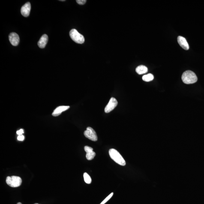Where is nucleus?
Listing matches in <instances>:
<instances>
[{
    "instance_id": "obj_1",
    "label": "nucleus",
    "mask_w": 204,
    "mask_h": 204,
    "mask_svg": "<svg viewBox=\"0 0 204 204\" xmlns=\"http://www.w3.org/2000/svg\"><path fill=\"white\" fill-rule=\"evenodd\" d=\"M182 80L183 82L186 84H193L197 82V76L193 72L190 70H187L184 72L182 75Z\"/></svg>"
},
{
    "instance_id": "obj_2",
    "label": "nucleus",
    "mask_w": 204,
    "mask_h": 204,
    "mask_svg": "<svg viewBox=\"0 0 204 204\" xmlns=\"http://www.w3.org/2000/svg\"><path fill=\"white\" fill-rule=\"evenodd\" d=\"M109 155L110 158L117 164L124 166L126 164V161L122 156L116 150L112 148L109 150Z\"/></svg>"
},
{
    "instance_id": "obj_3",
    "label": "nucleus",
    "mask_w": 204,
    "mask_h": 204,
    "mask_svg": "<svg viewBox=\"0 0 204 204\" xmlns=\"http://www.w3.org/2000/svg\"><path fill=\"white\" fill-rule=\"evenodd\" d=\"M71 38L75 43L79 44H82L85 41L84 37L82 34L79 33L77 30L73 29L70 30L69 33Z\"/></svg>"
},
{
    "instance_id": "obj_4",
    "label": "nucleus",
    "mask_w": 204,
    "mask_h": 204,
    "mask_svg": "<svg viewBox=\"0 0 204 204\" xmlns=\"http://www.w3.org/2000/svg\"><path fill=\"white\" fill-rule=\"evenodd\" d=\"M6 181L7 184L10 186L16 187L21 186L22 180L20 177L13 176L7 177Z\"/></svg>"
},
{
    "instance_id": "obj_5",
    "label": "nucleus",
    "mask_w": 204,
    "mask_h": 204,
    "mask_svg": "<svg viewBox=\"0 0 204 204\" xmlns=\"http://www.w3.org/2000/svg\"><path fill=\"white\" fill-rule=\"evenodd\" d=\"M84 135L87 138L94 142H96L97 139V133L94 129L88 127L86 130L84 132Z\"/></svg>"
},
{
    "instance_id": "obj_6",
    "label": "nucleus",
    "mask_w": 204,
    "mask_h": 204,
    "mask_svg": "<svg viewBox=\"0 0 204 204\" xmlns=\"http://www.w3.org/2000/svg\"><path fill=\"white\" fill-rule=\"evenodd\" d=\"M118 101L114 97H112L105 108L104 111L106 113H109L113 110L118 105Z\"/></svg>"
},
{
    "instance_id": "obj_7",
    "label": "nucleus",
    "mask_w": 204,
    "mask_h": 204,
    "mask_svg": "<svg viewBox=\"0 0 204 204\" xmlns=\"http://www.w3.org/2000/svg\"><path fill=\"white\" fill-rule=\"evenodd\" d=\"M9 40L11 44L14 46H17L20 41L19 35L15 33H11L10 34Z\"/></svg>"
},
{
    "instance_id": "obj_8",
    "label": "nucleus",
    "mask_w": 204,
    "mask_h": 204,
    "mask_svg": "<svg viewBox=\"0 0 204 204\" xmlns=\"http://www.w3.org/2000/svg\"><path fill=\"white\" fill-rule=\"evenodd\" d=\"M31 8V4L29 2H27L25 4L21 9V13L22 15L25 17L29 16Z\"/></svg>"
},
{
    "instance_id": "obj_9",
    "label": "nucleus",
    "mask_w": 204,
    "mask_h": 204,
    "mask_svg": "<svg viewBox=\"0 0 204 204\" xmlns=\"http://www.w3.org/2000/svg\"><path fill=\"white\" fill-rule=\"evenodd\" d=\"M84 150L86 152V157L87 160H91L95 157L96 153L93 151V148L91 147L85 146L84 147Z\"/></svg>"
},
{
    "instance_id": "obj_10",
    "label": "nucleus",
    "mask_w": 204,
    "mask_h": 204,
    "mask_svg": "<svg viewBox=\"0 0 204 204\" xmlns=\"http://www.w3.org/2000/svg\"><path fill=\"white\" fill-rule=\"evenodd\" d=\"M70 108L69 106H60L57 107L52 113V115L54 116H59L62 112L68 110Z\"/></svg>"
},
{
    "instance_id": "obj_11",
    "label": "nucleus",
    "mask_w": 204,
    "mask_h": 204,
    "mask_svg": "<svg viewBox=\"0 0 204 204\" xmlns=\"http://www.w3.org/2000/svg\"><path fill=\"white\" fill-rule=\"evenodd\" d=\"M178 43L180 46L185 50H188L190 48L189 45L186 39L181 36H179L177 38Z\"/></svg>"
},
{
    "instance_id": "obj_12",
    "label": "nucleus",
    "mask_w": 204,
    "mask_h": 204,
    "mask_svg": "<svg viewBox=\"0 0 204 204\" xmlns=\"http://www.w3.org/2000/svg\"><path fill=\"white\" fill-rule=\"evenodd\" d=\"M48 40V36L46 34H43L40 37V40H39L38 43H37L39 47L41 48V49L45 48L47 43Z\"/></svg>"
},
{
    "instance_id": "obj_13",
    "label": "nucleus",
    "mask_w": 204,
    "mask_h": 204,
    "mask_svg": "<svg viewBox=\"0 0 204 204\" xmlns=\"http://www.w3.org/2000/svg\"><path fill=\"white\" fill-rule=\"evenodd\" d=\"M136 72L139 75L145 74L148 72V69L145 65H140L136 67Z\"/></svg>"
},
{
    "instance_id": "obj_14",
    "label": "nucleus",
    "mask_w": 204,
    "mask_h": 204,
    "mask_svg": "<svg viewBox=\"0 0 204 204\" xmlns=\"http://www.w3.org/2000/svg\"><path fill=\"white\" fill-rule=\"evenodd\" d=\"M154 79V75L151 73L145 75L142 77V80L145 82L151 81H152Z\"/></svg>"
},
{
    "instance_id": "obj_15",
    "label": "nucleus",
    "mask_w": 204,
    "mask_h": 204,
    "mask_svg": "<svg viewBox=\"0 0 204 204\" xmlns=\"http://www.w3.org/2000/svg\"><path fill=\"white\" fill-rule=\"evenodd\" d=\"M83 176L85 182L87 184H91V179L89 175H88V173L85 172V173H84Z\"/></svg>"
},
{
    "instance_id": "obj_16",
    "label": "nucleus",
    "mask_w": 204,
    "mask_h": 204,
    "mask_svg": "<svg viewBox=\"0 0 204 204\" xmlns=\"http://www.w3.org/2000/svg\"><path fill=\"white\" fill-rule=\"evenodd\" d=\"M113 193H111L108 196H107V197H106V199H105L104 200H103V202H102L100 204H104L105 203H106L108 201H109V199H111V198L112 196H113Z\"/></svg>"
},
{
    "instance_id": "obj_17",
    "label": "nucleus",
    "mask_w": 204,
    "mask_h": 204,
    "mask_svg": "<svg viewBox=\"0 0 204 204\" xmlns=\"http://www.w3.org/2000/svg\"><path fill=\"white\" fill-rule=\"evenodd\" d=\"M86 0H77L76 1V2L79 5H83L85 4L86 2Z\"/></svg>"
},
{
    "instance_id": "obj_18",
    "label": "nucleus",
    "mask_w": 204,
    "mask_h": 204,
    "mask_svg": "<svg viewBox=\"0 0 204 204\" xmlns=\"http://www.w3.org/2000/svg\"><path fill=\"white\" fill-rule=\"evenodd\" d=\"M17 139L18 140L22 141L24 140V135H19L18 136Z\"/></svg>"
},
{
    "instance_id": "obj_19",
    "label": "nucleus",
    "mask_w": 204,
    "mask_h": 204,
    "mask_svg": "<svg viewBox=\"0 0 204 204\" xmlns=\"http://www.w3.org/2000/svg\"><path fill=\"white\" fill-rule=\"evenodd\" d=\"M16 133L19 135H22L24 133V130L22 129H21L20 130H18V131L16 132Z\"/></svg>"
},
{
    "instance_id": "obj_20",
    "label": "nucleus",
    "mask_w": 204,
    "mask_h": 204,
    "mask_svg": "<svg viewBox=\"0 0 204 204\" xmlns=\"http://www.w3.org/2000/svg\"><path fill=\"white\" fill-rule=\"evenodd\" d=\"M59 1H65V0H60Z\"/></svg>"
},
{
    "instance_id": "obj_21",
    "label": "nucleus",
    "mask_w": 204,
    "mask_h": 204,
    "mask_svg": "<svg viewBox=\"0 0 204 204\" xmlns=\"http://www.w3.org/2000/svg\"><path fill=\"white\" fill-rule=\"evenodd\" d=\"M17 204H22L21 202H18Z\"/></svg>"
},
{
    "instance_id": "obj_22",
    "label": "nucleus",
    "mask_w": 204,
    "mask_h": 204,
    "mask_svg": "<svg viewBox=\"0 0 204 204\" xmlns=\"http://www.w3.org/2000/svg\"><path fill=\"white\" fill-rule=\"evenodd\" d=\"M38 204V203H35V204Z\"/></svg>"
}]
</instances>
